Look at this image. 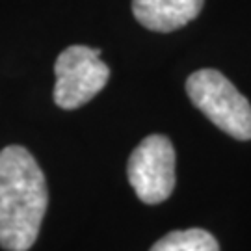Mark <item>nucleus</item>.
Here are the masks:
<instances>
[{"mask_svg":"<svg viewBox=\"0 0 251 251\" xmlns=\"http://www.w3.org/2000/svg\"><path fill=\"white\" fill-rule=\"evenodd\" d=\"M149 251H220V246L205 229H186L166 234Z\"/></svg>","mask_w":251,"mask_h":251,"instance_id":"423d86ee","label":"nucleus"},{"mask_svg":"<svg viewBox=\"0 0 251 251\" xmlns=\"http://www.w3.org/2000/svg\"><path fill=\"white\" fill-rule=\"evenodd\" d=\"M49 205L47 180L39 164L21 145L0 151V246L28 251L37 240Z\"/></svg>","mask_w":251,"mask_h":251,"instance_id":"f257e3e1","label":"nucleus"},{"mask_svg":"<svg viewBox=\"0 0 251 251\" xmlns=\"http://www.w3.org/2000/svg\"><path fill=\"white\" fill-rule=\"evenodd\" d=\"M54 102L63 110H75L90 102L110 78V69L100 60V49L73 45L54 63Z\"/></svg>","mask_w":251,"mask_h":251,"instance_id":"7ed1b4c3","label":"nucleus"},{"mask_svg":"<svg viewBox=\"0 0 251 251\" xmlns=\"http://www.w3.org/2000/svg\"><path fill=\"white\" fill-rule=\"evenodd\" d=\"M205 0H132L136 21L152 32H173L198 17Z\"/></svg>","mask_w":251,"mask_h":251,"instance_id":"39448f33","label":"nucleus"},{"mask_svg":"<svg viewBox=\"0 0 251 251\" xmlns=\"http://www.w3.org/2000/svg\"><path fill=\"white\" fill-rule=\"evenodd\" d=\"M190 100L218 128L236 140H251V104L216 69L192 73L186 80Z\"/></svg>","mask_w":251,"mask_h":251,"instance_id":"f03ea898","label":"nucleus"},{"mask_svg":"<svg viewBox=\"0 0 251 251\" xmlns=\"http://www.w3.org/2000/svg\"><path fill=\"white\" fill-rule=\"evenodd\" d=\"M126 175L140 201L147 205L166 201L175 188V149L170 138L147 136L130 154Z\"/></svg>","mask_w":251,"mask_h":251,"instance_id":"20e7f679","label":"nucleus"}]
</instances>
